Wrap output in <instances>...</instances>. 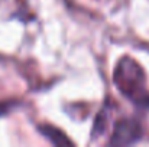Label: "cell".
Here are the masks:
<instances>
[{"instance_id": "cell-5", "label": "cell", "mask_w": 149, "mask_h": 147, "mask_svg": "<svg viewBox=\"0 0 149 147\" xmlns=\"http://www.w3.org/2000/svg\"><path fill=\"white\" fill-rule=\"evenodd\" d=\"M9 110H10V105L9 104H0V115L6 114Z\"/></svg>"}, {"instance_id": "cell-4", "label": "cell", "mask_w": 149, "mask_h": 147, "mask_svg": "<svg viewBox=\"0 0 149 147\" xmlns=\"http://www.w3.org/2000/svg\"><path fill=\"white\" fill-rule=\"evenodd\" d=\"M107 127H109V112L106 111V108H103V110H100V112L97 114V118L94 121V127H93L91 136L94 139L99 137L100 134H103L107 130Z\"/></svg>"}, {"instance_id": "cell-2", "label": "cell", "mask_w": 149, "mask_h": 147, "mask_svg": "<svg viewBox=\"0 0 149 147\" xmlns=\"http://www.w3.org/2000/svg\"><path fill=\"white\" fill-rule=\"evenodd\" d=\"M143 137V127L136 118H120L116 121L110 136V146H129L138 143Z\"/></svg>"}, {"instance_id": "cell-3", "label": "cell", "mask_w": 149, "mask_h": 147, "mask_svg": "<svg viewBox=\"0 0 149 147\" xmlns=\"http://www.w3.org/2000/svg\"><path fill=\"white\" fill-rule=\"evenodd\" d=\"M39 131L48 139L51 140V143H54V144H56V146H64V144H71L72 141L71 140H68L67 137H65V134H62L58 128H55V127H51V126H41L39 127Z\"/></svg>"}, {"instance_id": "cell-1", "label": "cell", "mask_w": 149, "mask_h": 147, "mask_svg": "<svg viewBox=\"0 0 149 147\" xmlns=\"http://www.w3.org/2000/svg\"><path fill=\"white\" fill-rule=\"evenodd\" d=\"M113 82L117 90L133 104L149 108V92L146 90V77L142 66L130 56H123L113 72Z\"/></svg>"}]
</instances>
